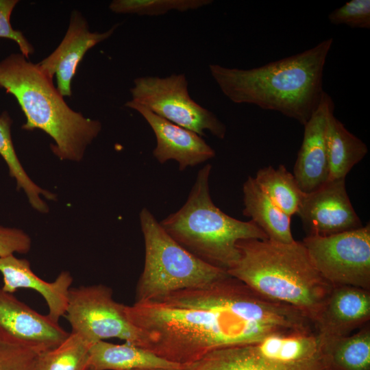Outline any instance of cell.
<instances>
[{
    "label": "cell",
    "instance_id": "obj_1",
    "mask_svg": "<svg viewBox=\"0 0 370 370\" xmlns=\"http://www.w3.org/2000/svg\"><path fill=\"white\" fill-rule=\"evenodd\" d=\"M125 312L140 331L141 347L183 366L216 349L313 330L312 321L299 310L261 295L229 274L125 305Z\"/></svg>",
    "mask_w": 370,
    "mask_h": 370
},
{
    "label": "cell",
    "instance_id": "obj_2",
    "mask_svg": "<svg viewBox=\"0 0 370 370\" xmlns=\"http://www.w3.org/2000/svg\"><path fill=\"white\" fill-rule=\"evenodd\" d=\"M332 43L329 38L304 51L256 68L211 64L209 71L232 102L278 112L304 125L325 92L323 71Z\"/></svg>",
    "mask_w": 370,
    "mask_h": 370
},
{
    "label": "cell",
    "instance_id": "obj_3",
    "mask_svg": "<svg viewBox=\"0 0 370 370\" xmlns=\"http://www.w3.org/2000/svg\"><path fill=\"white\" fill-rule=\"evenodd\" d=\"M237 247L239 259L227 273L261 295L297 309L314 325L334 286L315 268L302 241L245 239Z\"/></svg>",
    "mask_w": 370,
    "mask_h": 370
},
{
    "label": "cell",
    "instance_id": "obj_4",
    "mask_svg": "<svg viewBox=\"0 0 370 370\" xmlns=\"http://www.w3.org/2000/svg\"><path fill=\"white\" fill-rule=\"evenodd\" d=\"M0 88L16 99L25 117L22 128L39 129L55 141L52 151L61 160L79 161L101 129L99 121L73 111L53 84V79L21 53L0 62Z\"/></svg>",
    "mask_w": 370,
    "mask_h": 370
},
{
    "label": "cell",
    "instance_id": "obj_5",
    "mask_svg": "<svg viewBox=\"0 0 370 370\" xmlns=\"http://www.w3.org/2000/svg\"><path fill=\"white\" fill-rule=\"evenodd\" d=\"M211 169L207 164L199 171L186 203L159 223L188 251L227 271L239 259V241L268 237L253 221L234 219L215 206L209 188Z\"/></svg>",
    "mask_w": 370,
    "mask_h": 370
},
{
    "label": "cell",
    "instance_id": "obj_6",
    "mask_svg": "<svg viewBox=\"0 0 370 370\" xmlns=\"http://www.w3.org/2000/svg\"><path fill=\"white\" fill-rule=\"evenodd\" d=\"M140 223L145 254L135 302L205 285L228 275L226 271L200 260L178 244L146 208L140 212Z\"/></svg>",
    "mask_w": 370,
    "mask_h": 370
},
{
    "label": "cell",
    "instance_id": "obj_7",
    "mask_svg": "<svg viewBox=\"0 0 370 370\" xmlns=\"http://www.w3.org/2000/svg\"><path fill=\"white\" fill-rule=\"evenodd\" d=\"M188 80L184 73L169 76L139 77L131 88L132 101L139 103L156 115L200 136L208 130L223 139L226 126L211 111L193 100L188 90Z\"/></svg>",
    "mask_w": 370,
    "mask_h": 370
},
{
    "label": "cell",
    "instance_id": "obj_8",
    "mask_svg": "<svg viewBox=\"0 0 370 370\" xmlns=\"http://www.w3.org/2000/svg\"><path fill=\"white\" fill-rule=\"evenodd\" d=\"M314 266L333 286L370 289V224L302 241Z\"/></svg>",
    "mask_w": 370,
    "mask_h": 370
},
{
    "label": "cell",
    "instance_id": "obj_9",
    "mask_svg": "<svg viewBox=\"0 0 370 370\" xmlns=\"http://www.w3.org/2000/svg\"><path fill=\"white\" fill-rule=\"evenodd\" d=\"M125 306L115 301L111 288L102 285L70 288L65 317L72 332L91 344L118 338L140 347V331L128 319Z\"/></svg>",
    "mask_w": 370,
    "mask_h": 370
},
{
    "label": "cell",
    "instance_id": "obj_10",
    "mask_svg": "<svg viewBox=\"0 0 370 370\" xmlns=\"http://www.w3.org/2000/svg\"><path fill=\"white\" fill-rule=\"evenodd\" d=\"M182 370H330V367L324 354L309 360H294L282 338L275 334L254 343L214 350Z\"/></svg>",
    "mask_w": 370,
    "mask_h": 370
},
{
    "label": "cell",
    "instance_id": "obj_11",
    "mask_svg": "<svg viewBox=\"0 0 370 370\" xmlns=\"http://www.w3.org/2000/svg\"><path fill=\"white\" fill-rule=\"evenodd\" d=\"M296 214L307 235L328 236L362 226L347 193L345 179L329 180L305 193Z\"/></svg>",
    "mask_w": 370,
    "mask_h": 370
},
{
    "label": "cell",
    "instance_id": "obj_12",
    "mask_svg": "<svg viewBox=\"0 0 370 370\" xmlns=\"http://www.w3.org/2000/svg\"><path fill=\"white\" fill-rule=\"evenodd\" d=\"M69 334L48 315L39 314L0 288V341L41 353L59 345Z\"/></svg>",
    "mask_w": 370,
    "mask_h": 370
},
{
    "label": "cell",
    "instance_id": "obj_13",
    "mask_svg": "<svg viewBox=\"0 0 370 370\" xmlns=\"http://www.w3.org/2000/svg\"><path fill=\"white\" fill-rule=\"evenodd\" d=\"M334 103L325 92L316 110L304 125L303 140L293 169V175L303 193H312L329 180L326 132Z\"/></svg>",
    "mask_w": 370,
    "mask_h": 370
},
{
    "label": "cell",
    "instance_id": "obj_14",
    "mask_svg": "<svg viewBox=\"0 0 370 370\" xmlns=\"http://www.w3.org/2000/svg\"><path fill=\"white\" fill-rule=\"evenodd\" d=\"M125 106L136 110L151 127L156 140L153 156L160 164L174 160L179 169L183 171L215 156V151L195 132L156 115L132 100Z\"/></svg>",
    "mask_w": 370,
    "mask_h": 370
},
{
    "label": "cell",
    "instance_id": "obj_15",
    "mask_svg": "<svg viewBox=\"0 0 370 370\" xmlns=\"http://www.w3.org/2000/svg\"><path fill=\"white\" fill-rule=\"evenodd\" d=\"M118 25L115 24L102 33L91 32L82 15L76 10L73 12L68 29L60 44L49 56L37 64L50 78L53 79L56 75V88L62 97L71 96V82L86 53L108 38Z\"/></svg>",
    "mask_w": 370,
    "mask_h": 370
},
{
    "label": "cell",
    "instance_id": "obj_16",
    "mask_svg": "<svg viewBox=\"0 0 370 370\" xmlns=\"http://www.w3.org/2000/svg\"><path fill=\"white\" fill-rule=\"evenodd\" d=\"M370 319L369 290L352 286H334L314 325L322 352Z\"/></svg>",
    "mask_w": 370,
    "mask_h": 370
},
{
    "label": "cell",
    "instance_id": "obj_17",
    "mask_svg": "<svg viewBox=\"0 0 370 370\" xmlns=\"http://www.w3.org/2000/svg\"><path fill=\"white\" fill-rule=\"evenodd\" d=\"M0 272L4 291L12 294L20 288L33 289L44 297L49 308L47 315L51 320L58 323L60 318L65 315L73 282L69 272L63 271L55 281L47 282L32 271L28 260L18 259L13 254L0 257Z\"/></svg>",
    "mask_w": 370,
    "mask_h": 370
},
{
    "label": "cell",
    "instance_id": "obj_18",
    "mask_svg": "<svg viewBox=\"0 0 370 370\" xmlns=\"http://www.w3.org/2000/svg\"><path fill=\"white\" fill-rule=\"evenodd\" d=\"M184 366L166 360L143 347L130 344H114L104 341L93 343L86 370H133L176 369Z\"/></svg>",
    "mask_w": 370,
    "mask_h": 370
},
{
    "label": "cell",
    "instance_id": "obj_19",
    "mask_svg": "<svg viewBox=\"0 0 370 370\" xmlns=\"http://www.w3.org/2000/svg\"><path fill=\"white\" fill-rule=\"evenodd\" d=\"M244 208L243 214L251 218L267 236L268 239L291 243V217L280 209L258 186L252 177L243 186Z\"/></svg>",
    "mask_w": 370,
    "mask_h": 370
},
{
    "label": "cell",
    "instance_id": "obj_20",
    "mask_svg": "<svg viewBox=\"0 0 370 370\" xmlns=\"http://www.w3.org/2000/svg\"><path fill=\"white\" fill-rule=\"evenodd\" d=\"M326 143L329 180L345 179L368 153L367 145L351 133L334 114L328 121Z\"/></svg>",
    "mask_w": 370,
    "mask_h": 370
},
{
    "label": "cell",
    "instance_id": "obj_21",
    "mask_svg": "<svg viewBox=\"0 0 370 370\" xmlns=\"http://www.w3.org/2000/svg\"><path fill=\"white\" fill-rule=\"evenodd\" d=\"M258 186L284 213L291 217L297 213L304 196L294 175L280 164L260 169L254 177Z\"/></svg>",
    "mask_w": 370,
    "mask_h": 370
},
{
    "label": "cell",
    "instance_id": "obj_22",
    "mask_svg": "<svg viewBox=\"0 0 370 370\" xmlns=\"http://www.w3.org/2000/svg\"><path fill=\"white\" fill-rule=\"evenodd\" d=\"M330 370H370V329L335 342L325 352Z\"/></svg>",
    "mask_w": 370,
    "mask_h": 370
},
{
    "label": "cell",
    "instance_id": "obj_23",
    "mask_svg": "<svg viewBox=\"0 0 370 370\" xmlns=\"http://www.w3.org/2000/svg\"><path fill=\"white\" fill-rule=\"evenodd\" d=\"M11 124L12 120L8 113L3 112L0 115V155L9 167L10 175L16 179L17 188L24 190L31 205L35 209L41 212H47V205L39 197V194H42L49 199H53L55 195L34 184L23 169L12 143Z\"/></svg>",
    "mask_w": 370,
    "mask_h": 370
},
{
    "label": "cell",
    "instance_id": "obj_24",
    "mask_svg": "<svg viewBox=\"0 0 370 370\" xmlns=\"http://www.w3.org/2000/svg\"><path fill=\"white\" fill-rule=\"evenodd\" d=\"M92 345L71 332L59 345L40 354L38 370H86Z\"/></svg>",
    "mask_w": 370,
    "mask_h": 370
},
{
    "label": "cell",
    "instance_id": "obj_25",
    "mask_svg": "<svg viewBox=\"0 0 370 370\" xmlns=\"http://www.w3.org/2000/svg\"><path fill=\"white\" fill-rule=\"evenodd\" d=\"M212 0H114L110 10L117 14L156 16L171 11L194 10L212 3Z\"/></svg>",
    "mask_w": 370,
    "mask_h": 370
},
{
    "label": "cell",
    "instance_id": "obj_26",
    "mask_svg": "<svg viewBox=\"0 0 370 370\" xmlns=\"http://www.w3.org/2000/svg\"><path fill=\"white\" fill-rule=\"evenodd\" d=\"M40 352L0 341V370H38Z\"/></svg>",
    "mask_w": 370,
    "mask_h": 370
},
{
    "label": "cell",
    "instance_id": "obj_27",
    "mask_svg": "<svg viewBox=\"0 0 370 370\" xmlns=\"http://www.w3.org/2000/svg\"><path fill=\"white\" fill-rule=\"evenodd\" d=\"M334 25H345L353 28H370V1L351 0L328 15Z\"/></svg>",
    "mask_w": 370,
    "mask_h": 370
},
{
    "label": "cell",
    "instance_id": "obj_28",
    "mask_svg": "<svg viewBox=\"0 0 370 370\" xmlns=\"http://www.w3.org/2000/svg\"><path fill=\"white\" fill-rule=\"evenodd\" d=\"M18 0H0V38L10 39L18 46L21 53L28 59L34 48L21 31L12 28L10 16Z\"/></svg>",
    "mask_w": 370,
    "mask_h": 370
},
{
    "label": "cell",
    "instance_id": "obj_29",
    "mask_svg": "<svg viewBox=\"0 0 370 370\" xmlns=\"http://www.w3.org/2000/svg\"><path fill=\"white\" fill-rule=\"evenodd\" d=\"M31 247V239L22 230L0 226V257L14 253L25 254Z\"/></svg>",
    "mask_w": 370,
    "mask_h": 370
},
{
    "label": "cell",
    "instance_id": "obj_30",
    "mask_svg": "<svg viewBox=\"0 0 370 370\" xmlns=\"http://www.w3.org/2000/svg\"><path fill=\"white\" fill-rule=\"evenodd\" d=\"M133 370H182V369L156 368V369H133Z\"/></svg>",
    "mask_w": 370,
    "mask_h": 370
}]
</instances>
